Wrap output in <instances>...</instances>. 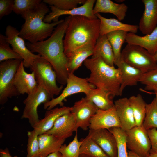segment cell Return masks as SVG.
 Segmentation results:
<instances>
[{
  "label": "cell",
  "instance_id": "obj_1",
  "mask_svg": "<svg viewBox=\"0 0 157 157\" xmlns=\"http://www.w3.org/2000/svg\"><path fill=\"white\" fill-rule=\"evenodd\" d=\"M71 17H66L58 24L48 38L34 43H26L32 53H38L50 63L56 74L57 81L63 85L66 84L69 74L67 58L64 53L63 38Z\"/></svg>",
  "mask_w": 157,
  "mask_h": 157
},
{
  "label": "cell",
  "instance_id": "obj_2",
  "mask_svg": "<svg viewBox=\"0 0 157 157\" xmlns=\"http://www.w3.org/2000/svg\"><path fill=\"white\" fill-rule=\"evenodd\" d=\"M100 20L80 15L71 16L66 29L63 44L67 56L72 52L88 46L94 47L100 35Z\"/></svg>",
  "mask_w": 157,
  "mask_h": 157
},
{
  "label": "cell",
  "instance_id": "obj_3",
  "mask_svg": "<svg viewBox=\"0 0 157 157\" xmlns=\"http://www.w3.org/2000/svg\"><path fill=\"white\" fill-rule=\"evenodd\" d=\"M49 11L46 4L42 1L34 9L22 15L25 22L19 31V35L31 43L43 41L50 36L55 27L64 19L51 23L44 22V19Z\"/></svg>",
  "mask_w": 157,
  "mask_h": 157
},
{
  "label": "cell",
  "instance_id": "obj_4",
  "mask_svg": "<svg viewBox=\"0 0 157 157\" xmlns=\"http://www.w3.org/2000/svg\"><path fill=\"white\" fill-rule=\"evenodd\" d=\"M83 64L90 71L87 79L91 84L106 91L113 97L120 96L121 76L118 68L108 65L99 57L87 58Z\"/></svg>",
  "mask_w": 157,
  "mask_h": 157
},
{
  "label": "cell",
  "instance_id": "obj_5",
  "mask_svg": "<svg viewBox=\"0 0 157 157\" xmlns=\"http://www.w3.org/2000/svg\"><path fill=\"white\" fill-rule=\"evenodd\" d=\"M29 68L35 74L38 85L47 91L51 99L59 94L63 85H57L56 74L49 62L40 56L35 60Z\"/></svg>",
  "mask_w": 157,
  "mask_h": 157
},
{
  "label": "cell",
  "instance_id": "obj_6",
  "mask_svg": "<svg viewBox=\"0 0 157 157\" xmlns=\"http://www.w3.org/2000/svg\"><path fill=\"white\" fill-rule=\"evenodd\" d=\"M23 61L10 59L0 63V104L4 105L8 99L20 95L15 88L14 79L16 72Z\"/></svg>",
  "mask_w": 157,
  "mask_h": 157
},
{
  "label": "cell",
  "instance_id": "obj_7",
  "mask_svg": "<svg viewBox=\"0 0 157 157\" xmlns=\"http://www.w3.org/2000/svg\"><path fill=\"white\" fill-rule=\"evenodd\" d=\"M121 58L127 64L144 73L157 66L153 55L143 47L136 45L127 44L121 51Z\"/></svg>",
  "mask_w": 157,
  "mask_h": 157
},
{
  "label": "cell",
  "instance_id": "obj_8",
  "mask_svg": "<svg viewBox=\"0 0 157 157\" xmlns=\"http://www.w3.org/2000/svg\"><path fill=\"white\" fill-rule=\"evenodd\" d=\"M95 88L88 82L87 78L80 77L74 73H69L66 86L61 93L58 97L44 104V108L49 110L58 105L63 107V101L68 97L79 93H83L86 95L90 90Z\"/></svg>",
  "mask_w": 157,
  "mask_h": 157
},
{
  "label": "cell",
  "instance_id": "obj_9",
  "mask_svg": "<svg viewBox=\"0 0 157 157\" xmlns=\"http://www.w3.org/2000/svg\"><path fill=\"white\" fill-rule=\"evenodd\" d=\"M28 95L23 101L24 107L21 118L27 119L33 127L40 120L37 112L38 107L41 104L49 101L51 99L47 91L38 85Z\"/></svg>",
  "mask_w": 157,
  "mask_h": 157
},
{
  "label": "cell",
  "instance_id": "obj_10",
  "mask_svg": "<svg viewBox=\"0 0 157 157\" xmlns=\"http://www.w3.org/2000/svg\"><path fill=\"white\" fill-rule=\"evenodd\" d=\"M126 133L127 148L140 157H147L151 148L147 130L142 125L135 126L126 131Z\"/></svg>",
  "mask_w": 157,
  "mask_h": 157
},
{
  "label": "cell",
  "instance_id": "obj_11",
  "mask_svg": "<svg viewBox=\"0 0 157 157\" xmlns=\"http://www.w3.org/2000/svg\"><path fill=\"white\" fill-rule=\"evenodd\" d=\"M5 33L6 40L12 49L22 57L24 67L30 68L35 60L41 56L34 54L27 48L24 40L19 35V31L16 28L8 25Z\"/></svg>",
  "mask_w": 157,
  "mask_h": 157
},
{
  "label": "cell",
  "instance_id": "obj_12",
  "mask_svg": "<svg viewBox=\"0 0 157 157\" xmlns=\"http://www.w3.org/2000/svg\"><path fill=\"white\" fill-rule=\"evenodd\" d=\"M98 109L85 97L76 101L71 107V112L74 114L76 119L74 131L77 132L79 128L84 131L87 130L91 118Z\"/></svg>",
  "mask_w": 157,
  "mask_h": 157
},
{
  "label": "cell",
  "instance_id": "obj_13",
  "mask_svg": "<svg viewBox=\"0 0 157 157\" xmlns=\"http://www.w3.org/2000/svg\"><path fill=\"white\" fill-rule=\"evenodd\" d=\"M96 1L95 0H86L82 6L67 10H61L53 6H50L51 12L46 15L44 21L47 23H51L52 21L57 22L59 20V17L65 15L82 16L92 19H97L93 13V6Z\"/></svg>",
  "mask_w": 157,
  "mask_h": 157
},
{
  "label": "cell",
  "instance_id": "obj_14",
  "mask_svg": "<svg viewBox=\"0 0 157 157\" xmlns=\"http://www.w3.org/2000/svg\"><path fill=\"white\" fill-rule=\"evenodd\" d=\"M110 157H117V143L114 135L105 129H90L88 135Z\"/></svg>",
  "mask_w": 157,
  "mask_h": 157
},
{
  "label": "cell",
  "instance_id": "obj_15",
  "mask_svg": "<svg viewBox=\"0 0 157 157\" xmlns=\"http://www.w3.org/2000/svg\"><path fill=\"white\" fill-rule=\"evenodd\" d=\"M120 127V122L115 105L106 110L98 109L91 119L89 128L91 129Z\"/></svg>",
  "mask_w": 157,
  "mask_h": 157
},
{
  "label": "cell",
  "instance_id": "obj_16",
  "mask_svg": "<svg viewBox=\"0 0 157 157\" xmlns=\"http://www.w3.org/2000/svg\"><path fill=\"white\" fill-rule=\"evenodd\" d=\"M144 10L138 29L143 34H150L157 26V0H142Z\"/></svg>",
  "mask_w": 157,
  "mask_h": 157
},
{
  "label": "cell",
  "instance_id": "obj_17",
  "mask_svg": "<svg viewBox=\"0 0 157 157\" xmlns=\"http://www.w3.org/2000/svg\"><path fill=\"white\" fill-rule=\"evenodd\" d=\"M76 124L75 116L70 112L58 118L52 128L44 133L66 139L72 135Z\"/></svg>",
  "mask_w": 157,
  "mask_h": 157
},
{
  "label": "cell",
  "instance_id": "obj_18",
  "mask_svg": "<svg viewBox=\"0 0 157 157\" xmlns=\"http://www.w3.org/2000/svg\"><path fill=\"white\" fill-rule=\"evenodd\" d=\"M13 84L20 95L29 94L38 85L34 73L26 72L25 70L23 61L17 70L14 79Z\"/></svg>",
  "mask_w": 157,
  "mask_h": 157
},
{
  "label": "cell",
  "instance_id": "obj_19",
  "mask_svg": "<svg viewBox=\"0 0 157 157\" xmlns=\"http://www.w3.org/2000/svg\"><path fill=\"white\" fill-rule=\"evenodd\" d=\"M114 64L117 66L121 72V82L119 93L120 96H121L126 87L137 85L144 73L127 64L121 58L115 62Z\"/></svg>",
  "mask_w": 157,
  "mask_h": 157
},
{
  "label": "cell",
  "instance_id": "obj_20",
  "mask_svg": "<svg viewBox=\"0 0 157 157\" xmlns=\"http://www.w3.org/2000/svg\"><path fill=\"white\" fill-rule=\"evenodd\" d=\"M71 112V107L63 106L54 108L47 110L43 119H40L33 128L38 135L43 134L53 126L55 123L60 117Z\"/></svg>",
  "mask_w": 157,
  "mask_h": 157
},
{
  "label": "cell",
  "instance_id": "obj_21",
  "mask_svg": "<svg viewBox=\"0 0 157 157\" xmlns=\"http://www.w3.org/2000/svg\"><path fill=\"white\" fill-rule=\"evenodd\" d=\"M114 104L120 122L121 128L126 131L135 126L133 113L128 99L126 97L119 98L115 101Z\"/></svg>",
  "mask_w": 157,
  "mask_h": 157
},
{
  "label": "cell",
  "instance_id": "obj_22",
  "mask_svg": "<svg viewBox=\"0 0 157 157\" xmlns=\"http://www.w3.org/2000/svg\"><path fill=\"white\" fill-rule=\"evenodd\" d=\"M125 42L141 46L154 55L157 51V26L150 34L144 36L128 33Z\"/></svg>",
  "mask_w": 157,
  "mask_h": 157
},
{
  "label": "cell",
  "instance_id": "obj_23",
  "mask_svg": "<svg viewBox=\"0 0 157 157\" xmlns=\"http://www.w3.org/2000/svg\"><path fill=\"white\" fill-rule=\"evenodd\" d=\"M96 16L100 20V35H106L115 31L121 30L136 33L138 29V25L124 23L115 18L108 19L98 13Z\"/></svg>",
  "mask_w": 157,
  "mask_h": 157
},
{
  "label": "cell",
  "instance_id": "obj_24",
  "mask_svg": "<svg viewBox=\"0 0 157 157\" xmlns=\"http://www.w3.org/2000/svg\"><path fill=\"white\" fill-rule=\"evenodd\" d=\"M128 9L124 3H117L110 0H97L93 13L94 15L100 13H112L121 21L124 19Z\"/></svg>",
  "mask_w": 157,
  "mask_h": 157
},
{
  "label": "cell",
  "instance_id": "obj_25",
  "mask_svg": "<svg viewBox=\"0 0 157 157\" xmlns=\"http://www.w3.org/2000/svg\"><path fill=\"white\" fill-rule=\"evenodd\" d=\"M99 57L108 65L114 66L115 58L111 44L106 35H99L94 48L92 58Z\"/></svg>",
  "mask_w": 157,
  "mask_h": 157
},
{
  "label": "cell",
  "instance_id": "obj_26",
  "mask_svg": "<svg viewBox=\"0 0 157 157\" xmlns=\"http://www.w3.org/2000/svg\"><path fill=\"white\" fill-rule=\"evenodd\" d=\"M38 139L40 157H47L49 154L58 151L66 140L46 133L39 135Z\"/></svg>",
  "mask_w": 157,
  "mask_h": 157
},
{
  "label": "cell",
  "instance_id": "obj_27",
  "mask_svg": "<svg viewBox=\"0 0 157 157\" xmlns=\"http://www.w3.org/2000/svg\"><path fill=\"white\" fill-rule=\"evenodd\" d=\"M94 47L88 46L74 51L67 56V68L69 73H74L83 62L93 53Z\"/></svg>",
  "mask_w": 157,
  "mask_h": 157
},
{
  "label": "cell",
  "instance_id": "obj_28",
  "mask_svg": "<svg viewBox=\"0 0 157 157\" xmlns=\"http://www.w3.org/2000/svg\"><path fill=\"white\" fill-rule=\"evenodd\" d=\"M110 94L106 91L97 88H93L85 95L86 98L92 102L99 109L106 110L114 105Z\"/></svg>",
  "mask_w": 157,
  "mask_h": 157
},
{
  "label": "cell",
  "instance_id": "obj_29",
  "mask_svg": "<svg viewBox=\"0 0 157 157\" xmlns=\"http://www.w3.org/2000/svg\"><path fill=\"white\" fill-rule=\"evenodd\" d=\"M128 99L133 111L136 126L142 125L145 115L146 103L140 94L132 96Z\"/></svg>",
  "mask_w": 157,
  "mask_h": 157
},
{
  "label": "cell",
  "instance_id": "obj_30",
  "mask_svg": "<svg viewBox=\"0 0 157 157\" xmlns=\"http://www.w3.org/2000/svg\"><path fill=\"white\" fill-rule=\"evenodd\" d=\"M128 32L118 30L110 32L106 35L112 46L115 62L121 58V49L122 44L125 42Z\"/></svg>",
  "mask_w": 157,
  "mask_h": 157
},
{
  "label": "cell",
  "instance_id": "obj_31",
  "mask_svg": "<svg viewBox=\"0 0 157 157\" xmlns=\"http://www.w3.org/2000/svg\"><path fill=\"white\" fill-rule=\"evenodd\" d=\"M81 140L82 143L80 149V154L88 157H110L89 136Z\"/></svg>",
  "mask_w": 157,
  "mask_h": 157
},
{
  "label": "cell",
  "instance_id": "obj_32",
  "mask_svg": "<svg viewBox=\"0 0 157 157\" xmlns=\"http://www.w3.org/2000/svg\"><path fill=\"white\" fill-rule=\"evenodd\" d=\"M108 130L114 135L116 139L117 157H128L127 150L126 131L120 127H113Z\"/></svg>",
  "mask_w": 157,
  "mask_h": 157
},
{
  "label": "cell",
  "instance_id": "obj_33",
  "mask_svg": "<svg viewBox=\"0 0 157 157\" xmlns=\"http://www.w3.org/2000/svg\"><path fill=\"white\" fill-rule=\"evenodd\" d=\"M142 125L147 130L157 129V104L155 98L149 104H146L145 117Z\"/></svg>",
  "mask_w": 157,
  "mask_h": 157
},
{
  "label": "cell",
  "instance_id": "obj_34",
  "mask_svg": "<svg viewBox=\"0 0 157 157\" xmlns=\"http://www.w3.org/2000/svg\"><path fill=\"white\" fill-rule=\"evenodd\" d=\"M82 141L78 140L77 132L69 144L62 145L59 150L63 157H80V149Z\"/></svg>",
  "mask_w": 157,
  "mask_h": 157
},
{
  "label": "cell",
  "instance_id": "obj_35",
  "mask_svg": "<svg viewBox=\"0 0 157 157\" xmlns=\"http://www.w3.org/2000/svg\"><path fill=\"white\" fill-rule=\"evenodd\" d=\"M6 36L0 34V62L10 59L22 60L21 56L14 51L10 46Z\"/></svg>",
  "mask_w": 157,
  "mask_h": 157
},
{
  "label": "cell",
  "instance_id": "obj_36",
  "mask_svg": "<svg viewBox=\"0 0 157 157\" xmlns=\"http://www.w3.org/2000/svg\"><path fill=\"white\" fill-rule=\"evenodd\" d=\"M26 157H40L38 135L34 129L28 131Z\"/></svg>",
  "mask_w": 157,
  "mask_h": 157
},
{
  "label": "cell",
  "instance_id": "obj_37",
  "mask_svg": "<svg viewBox=\"0 0 157 157\" xmlns=\"http://www.w3.org/2000/svg\"><path fill=\"white\" fill-rule=\"evenodd\" d=\"M42 1L41 0H14L13 11L21 15L35 8Z\"/></svg>",
  "mask_w": 157,
  "mask_h": 157
},
{
  "label": "cell",
  "instance_id": "obj_38",
  "mask_svg": "<svg viewBox=\"0 0 157 157\" xmlns=\"http://www.w3.org/2000/svg\"><path fill=\"white\" fill-rule=\"evenodd\" d=\"M86 0H43L42 2L62 10H67L77 7L79 4H84Z\"/></svg>",
  "mask_w": 157,
  "mask_h": 157
},
{
  "label": "cell",
  "instance_id": "obj_39",
  "mask_svg": "<svg viewBox=\"0 0 157 157\" xmlns=\"http://www.w3.org/2000/svg\"><path fill=\"white\" fill-rule=\"evenodd\" d=\"M139 82L145 85V89L149 90L157 89V66L154 69L144 73Z\"/></svg>",
  "mask_w": 157,
  "mask_h": 157
},
{
  "label": "cell",
  "instance_id": "obj_40",
  "mask_svg": "<svg viewBox=\"0 0 157 157\" xmlns=\"http://www.w3.org/2000/svg\"><path fill=\"white\" fill-rule=\"evenodd\" d=\"M13 0H0V19L10 14L13 11Z\"/></svg>",
  "mask_w": 157,
  "mask_h": 157
},
{
  "label": "cell",
  "instance_id": "obj_41",
  "mask_svg": "<svg viewBox=\"0 0 157 157\" xmlns=\"http://www.w3.org/2000/svg\"><path fill=\"white\" fill-rule=\"evenodd\" d=\"M147 131L151 144L150 154H157V129L154 128Z\"/></svg>",
  "mask_w": 157,
  "mask_h": 157
},
{
  "label": "cell",
  "instance_id": "obj_42",
  "mask_svg": "<svg viewBox=\"0 0 157 157\" xmlns=\"http://www.w3.org/2000/svg\"><path fill=\"white\" fill-rule=\"evenodd\" d=\"M0 157H12L9 149L6 148L4 149H0Z\"/></svg>",
  "mask_w": 157,
  "mask_h": 157
},
{
  "label": "cell",
  "instance_id": "obj_43",
  "mask_svg": "<svg viewBox=\"0 0 157 157\" xmlns=\"http://www.w3.org/2000/svg\"><path fill=\"white\" fill-rule=\"evenodd\" d=\"M47 157H63L62 154L59 151H57L48 155Z\"/></svg>",
  "mask_w": 157,
  "mask_h": 157
},
{
  "label": "cell",
  "instance_id": "obj_44",
  "mask_svg": "<svg viewBox=\"0 0 157 157\" xmlns=\"http://www.w3.org/2000/svg\"><path fill=\"white\" fill-rule=\"evenodd\" d=\"M128 157H140L137 154L129 150L128 151Z\"/></svg>",
  "mask_w": 157,
  "mask_h": 157
},
{
  "label": "cell",
  "instance_id": "obj_45",
  "mask_svg": "<svg viewBox=\"0 0 157 157\" xmlns=\"http://www.w3.org/2000/svg\"><path fill=\"white\" fill-rule=\"evenodd\" d=\"M147 157H157V154H150Z\"/></svg>",
  "mask_w": 157,
  "mask_h": 157
},
{
  "label": "cell",
  "instance_id": "obj_46",
  "mask_svg": "<svg viewBox=\"0 0 157 157\" xmlns=\"http://www.w3.org/2000/svg\"><path fill=\"white\" fill-rule=\"evenodd\" d=\"M155 94V98L156 104H157V89L154 91Z\"/></svg>",
  "mask_w": 157,
  "mask_h": 157
},
{
  "label": "cell",
  "instance_id": "obj_47",
  "mask_svg": "<svg viewBox=\"0 0 157 157\" xmlns=\"http://www.w3.org/2000/svg\"><path fill=\"white\" fill-rule=\"evenodd\" d=\"M154 57L156 62L157 63V51L153 55Z\"/></svg>",
  "mask_w": 157,
  "mask_h": 157
},
{
  "label": "cell",
  "instance_id": "obj_48",
  "mask_svg": "<svg viewBox=\"0 0 157 157\" xmlns=\"http://www.w3.org/2000/svg\"><path fill=\"white\" fill-rule=\"evenodd\" d=\"M80 157H88L84 154H81L80 155Z\"/></svg>",
  "mask_w": 157,
  "mask_h": 157
}]
</instances>
